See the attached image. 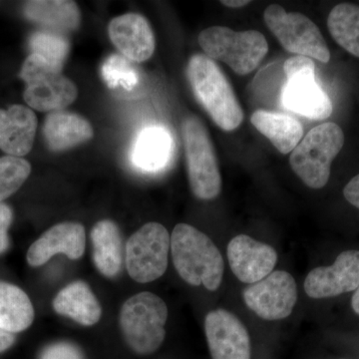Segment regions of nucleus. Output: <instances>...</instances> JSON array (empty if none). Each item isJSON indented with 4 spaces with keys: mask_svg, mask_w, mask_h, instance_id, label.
<instances>
[{
    "mask_svg": "<svg viewBox=\"0 0 359 359\" xmlns=\"http://www.w3.org/2000/svg\"><path fill=\"white\" fill-rule=\"evenodd\" d=\"M173 263L179 276L194 287L215 292L223 280L224 261L217 245L195 226L179 224L171 236Z\"/></svg>",
    "mask_w": 359,
    "mask_h": 359,
    "instance_id": "f257e3e1",
    "label": "nucleus"
},
{
    "mask_svg": "<svg viewBox=\"0 0 359 359\" xmlns=\"http://www.w3.org/2000/svg\"><path fill=\"white\" fill-rule=\"evenodd\" d=\"M86 245L84 226L79 223L66 222L52 226L35 241L27 252V263L32 266H42L55 255L63 254L71 259L83 256Z\"/></svg>",
    "mask_w": 359,
    "mask_h": 359,
    "instance_id": "2eb2a0df",
    "label": "nucleus"
},
{
    "mask_svg": "<svg viewBox=\"0 0 359 359\" xmlns=\"http://www.w3.org/2000/svg\"><path fill=\"white\" fill-rule=\"evenodd\" d=\"M351 306H353L354 313H358L359 316V287L355 290V292H354Z\"/></svg>",
    "mask_w": 359,
    "mask_h": 359,
    "instance_id": "f704fd0d",
    "label": "nucleus"
},
{
    "mask_svg": "<svg viewBox=\"0 0 359 359\" xmlns=\"http://www.w3.org/2000/svg\"><path fill=\"white\" fill-rule=\"evenodd\" d=\"M264 20L285 50L330 62V49L320 28L304 14L287 13L283 6L271 4L264 11Z\"/></svg>",
    "mask_w": 359,
    "mask_h": 359,
    "instance_id": "6e6552de",
    "label": "nucleus"
},
{
    "mask_svg": "<svg viewBox=\"0 0 359 359\" xmlns=\"http://www.w3.org/2000/svg\"><path fill=\"white\" fill-rule=\"evenodd\" d=\"M23 14L27 20L61 34L77 29L81 20L79 7L68 0L27 1L23 6Z\"/></svg>",
    "mask_w": 359,
    "mask_h": 359,
    "instance_id": "6ab92c4d",
    "label": "nucleus"
},
{
    "mask_svg": "<svg viewBox=\"0 0 359 359\" xmlns=\"http://www.w3.org/2000/svg\"><path fill=\"white\" fill-rule=\"evenodd\" d=\"M205 332L212 359H250L249 332L235 314L211 311L205 316Z\"/></svg>",
    "mask_w": 359,
    "mask_h": 359,
    "instance_id": "9b49d317",
    "label": "nucleus"
},
{
    "mask_svg": "<svg viewBox=\"0 0 359 359\" xmlns=\"http://www.w3.org/2000/svg\"><path fill=\"white\" fill-rule=\"evenodd\" d=\"M128 63L125 61L124 58L114 56V57L109 59V61L106 63L105 67H104L102 71H104V75H105L107 81L109 82L110 86L114 87L116 85L124 82L125 87L127 88L126 83H135L133 80L124 76L125 73H128L130 71H132V69H129V68L126 69V67H128Z\"/></svg>",
    "mask_w": 359,
    "mask_h": 359,
    "instance_id": "cd10ccee",
    "label": "nucleus"
},
{
    "mask_svg": "<svg viewBox=\"0 0 359 359\" xmlns=\"http://www.w3.org/2000/svg\"><path fill=\"white\" fill-rule=\"evenodd\" d=\"M283 72L287 79L304 76L316 73V65L311 58L306 56L295 55L285 60L283 65Z\"/></svg>",
    "mask_w": 359,
    "mask_h": 359,
    "instance_id": "c85d7f7f",
    "label": "nucleus"
},
{
    "mask_svg": "<svg viewBox=\"0 0 359 359\" xmlns=\"http://www.w3.org/2000/svg\"><path fill=\"white\" fill-rule=\"evenodd\" d=\"M199 44L207 57L223 61L241 76L256 69L269 52L268 41L261 32H238L224 26H212L203 30Z\"/></svg>",
    "mask_w": 359,
    "mask_h": 359,
    "instance_id": "39448f33",
    "label": "nucleus"
},
{
    "mask_svg": "<svg viewBox=\"0 0 359 359\" xmlns=\"http://www.w3.org/2000/svg\"><path fill=\"white\" fill-rule=\"evenodd\" d=\"M29 46L32 53L37 54L59 70H62L70 50L69 41L65 35L50 30L33 33Z\"/></svg>",
    "mask_w": 359,
    "mask_h": 359,
    "instance_id": "a878e982",
    "label": "nucleus"
},
{
    "mask_svg": "<svg viewBox=\"0 0 359 359\" xmlns=\"http://www.w3.org/2000/svg\"><path fill=\"white\" fill-rule=\"evenodd\" d=\"M40 359H83L81 351L68 342H57L44 349Z\"/></svg>",
    "mask_w": 359,
    "mask_h": 359,
    "instance_id": "c756f323",
    "label": "nucleus"
},
{
    "mask_svg": "<svg viewBox=\"0 0 359 359\" xmlns=\"http://www.w3.org/2000/svg\"><path fill=\"white\" fill-rule=\"evenodd\" d=\"M228 259L233 275L241 282L252 285L273 273L278 254L271 245L238 235L229 243Z\"/></svg>",
    "mask_w": 359,
    "mask_h": 359,
    "instance_id": "ddd939ff",
    "label": "nucleus"
},
{
    "mask_svg": "<svg viewBox=\"0 0 359 359\" xmlns=\"http://www.w3.org/2000/svg\"><path fill=\"white\" fill-rule=\"evenodd\" d=\"M43 136L53 152L69 150L91 140V124L81 116L65 110L53 111L45 118Z\"/></svg>",
    "mask_w": 359,
    "mask_h": 359,
    "instance_id": "a211bd4d",
    "label": "nucleus"
},
{
    "mask_svg": "<svg viewBox=\"0 0 359 359\" xmlns=\"http://www.w3.org/2000/svg\"><path fill=\"white\" fill-rule=\"evenodd\" d=\"M187 72L194 94L212 121L226 132L238 128L244 111L216 62L204 54H195L189 60Z\"/></svg>",
    "mask_w": 359,
    "mask_h": 359,
    "instance_id": "f03ea898",
    "label": "nucleus"
},
{
    "mask_svg": "<svg viewBox=\"0 0 359 359\" xmlns=\"http://www.w3.org/2000/svg\"><path fill=\"white\" fill-rule=\"evenodd\" d=\"M250 123L283 155L292 152L304 136L301 123L280 113L257 110L250 116Z\"/></svg>",
    "mask_w": 359,
    "mask_h": 359,
    "instance_id": "412c9836",
    "label": "nucleus"
},
{
    "mask_svg": "<svg viewBox=\"0 0 359 359\" xmlns=\"http://www.w3.org/2000/svg\"><path fill=\"white\" fill-rule=\"evenodd\" d=\"M26 87L23 98L30 108L53 112L68 107L78 96L76 85L37 54L32 53L21 68Z\"/></svg>",
    "mask_w": 359,
    "mask_h": 359,
    "instance_id": "0eeeda50",
    "label": "nucleus"
},
{
    "mask_svg": "<svg viewBox=\"0 0 359 359\" xmlns=\"http://www.w3.org/2000/svg\"><path fill=\"white\" fill-rule=\"evenodd\" d=\"M13 222V211L6 204H0V254L8 249V229Z\"/></svg>",
    "mask_w": 359,
    "mask_h": 359,
    "instance_id": "7c9ffc66",
    "label": "nucleus"
},
{
    "mask_svg": "<svg viewBox=\"0 0 359 359\" xmlns=\"http://www.w3.org/2000/svg\"><path fill=\"white\" fill-rule=\"evenodd\" d=\"M93 261L106 278H113L122 269V237L114 222L103 219L91 231Z\"/></svg>",
    "mask_w": 359,
    "mask_h": 359,
    "instance_id": "4be33fe9",
    "label": "nucleus"
},
{
    "mask_svg": "<svg viewBox=\"0 0 359 359\" xmlns=\"http://www.w3.org/2000/svg\"><path fill=\"white\" fill-rule=\"evenodd\" d=\"M344 145V134L335 123H323L311 129L290 157L292 171L311 189L327 185L332 161Z\"/></svg>",
    "mask_w": 359,
    "mask_h": 359,
    "instance_id": "7ed1b4c3",
    "label": "nucleus"
},
{
    "mask_svg": "<svg viewBox=\"0 0 359 359\" xmlns=\"http://www.w3.org/2000/svg\"><path fill=\"white\" fill-rule=\"evenodd\" d=\"M282 101L285 109L311 120L327 119L334 110L330 97L316 83L314 74L287 79Z\"/></svg>",
    "mask_w": 359,
    "mask_h": 359,
    "instance_id": "dca6fc26",
    "label": "nucleus"
},
{
    "mask_svg": "<svg viewBox=\"0 0 359 359\" xmlns=\"http://www.w3.org/2000/svg\"><path fill=\"white\" fill-rule=\"evenodd\" d=\"M168 308L153 292H143L130 297L120 311L123 337L135 353H155L165 339Z\"/></svg>",
    "mask_w": 359,
    "mask_h": 359,
    "instance_id": "20e7f679",
    "label": "nucleus"
},
{
    "mask_svg": "<svg viewBox=\"0 0 359 359\" xmlns=\"http://www.w3.org/2000/svg\"><path fill=\"white\" fill-rule=\"evenodd\" d=\"M224 6L231 7V8H241V7L247 6L250 4L248 0H224L221 1Z\"/></svg>",
    "mask_w": 359,
    "mask_h": 359,
    "instance_id": "72a5a7b5",
    "label": "nucleus"
},
{
    "mask_svg": "<svg viewBox=\"0 0 359 359\" xmlns=\"http://www.w3.org/2000/svg\"><path fill=\"white\" fill-rule=\"evenodd\" d=\"M359 287V250L341 252L334 264L313 269L306 276L304 290L313 299L334 297Z\"/></svg>",
    "mask_w": 359,
    "mask_h": 359,
    "instance_id": "f8f14e48",
    "label": "nucleus"
},
{
    "mask_svg": "<svg viewBox=\"0 0 359 359\" xmlns=\"http://www.w3.org/2000/svg\"><path fill=\"white\" fill-rule=\"evenodd\" d=\"M171 237L159 223L146 224L130 237L126 245V266L135 282H154L164 275Z\"/></svg>",
    "mask_w": 359,
    "mask_h": 359,
    "instance_id": "1a4fd4ad",
    "label": "nucleus"
},
{
    "mask_svg": "<svg viewBox=\"0 0 359 359\" xmlns=\"http://www.w3.org/2000/svg\"><path fill=\"white\" fill-rule=\"evenodd\" d=\"M53 309L85 327L96 325L102 314L98 299L83 282L70 283L61 290L54 299Z\"/></svg>",
    "mask_w": 359,
    "mask_h": 359,
    "instance_id": "aec40b11",
    "label": "nucleus"
},
{
    "mask_svg": "<svg viewBox=\"0 0 359 359\" xmlns=\"http://www.w3.org/2000/svg\"><path fill=\"white\" fill-rule=\"evenodd\" d=\"M108 33L116 48L133 62H144L154 53V33L141 14L126 13L113 18Z\"/></svg>",
    "mask_w": 359,
    "mask_h": 359,
    "instance_id": "4468645a",
    "label": "nucleus"
},
{
    "mask_svg": "<svg viewBox=\"0 0 359 359\" xmlns=\"http://www.w3.org/2000/svg\"><path fill=\"white\" fill-rule=\"evenodd\" d=\"M34 320V309L28 295L16 285L0 282V328L20 332Z\"/></svg>",
    "mask_w": 359,
    "mask_h": 359,
    "instance_id": "5701e85b",
    "label": "nucleus"
},
{
    "mask_svg": "<svg viewBox=\"0 0 359 359\" xmlns=\"http://www.w3.org/2000/svg\"><path fill=\"white\" fill-rule=\"evenodd\" d=\"M14 341H15V337L11 332L0 328V353H4L9 347L13 346Z\"/></svg>",
    "mask_w": 359,
    "mask_h": 359,
    "instance_id": "473e14b6",
    "label": "nucleus"
},
{
    "mask_svg": "<svg viewBox=\"0 0 359 359\" xmlns=\"http://www.w3.org/2000/svg\"><path fill=\"white\" fill-rule=\"evenodd\" d=\"M182 133L191 190L198 199H215L222 191V177L210 135L196 116L184 120Z\"/></svg>",
    "mask_w": 359,
    "mask_h": 359,
    "instance_id": "423d86ee",
    "label": "nucleus"
},
{
    "mask_svg": "<svg viewBox=\"0 0 359 359\" xmlns=\"http://www.w3.org/2000/svg\"><path fill=\"white\" fill-rule=\"evenodd\" d=\"M171 139L164 129L150 127L139 135L134 144L132 161L144 171H156L166 164Z\"/></svg>",
    "mask_w": 359,
    "mask_h": 359,
    "instance_id": "b1692460",
    "label": "nucleus"
},
{
    "mask_svg": "<svg viewBox=\"0 0 359 359\" xmlns=\"http://www.w3.org/2000/svg\"><path fill=\"white\" fill-rule=\"evenodd\" d=\"M327 27L332 39L340 47L359 58V6L337 4L330 11Z\"/></svg>",
    "mask_w": 359,
    "mask_h": 359,
    "instance_id": "393cba45",
    "label": "nucleus"
},
{
    "mask_svg": "<svg viewBox=\"0 0 359 359\" xmlns=\"http://www.w3.org/2000/svg\"><path fill=\"white\" fill-rule=\"evenodd\" d=\"M344 198L359 209V174L348 182L344 189Z\"/></svg>",
    "mask_w": 359,
    "mask_h": 359,
    "instance_id": "2f4dec72",
    "label": "nucleus"
},
{
    "mask_svg": "<svg viewBox=\"0 0 359 359\" xmlns=\"http://www.w3.org/2000/svg\"><path fill=\"white\" fill-rule=\"evenodd\" d=\"M32 173L29 162L20 157L0 158V204L25 184Z\"/></svg>",
    "mask_w": 359,
    "mask_h": 359,
    "instance_id": "bb28decb",
    "label": "nucleus"
},
{
    "mask_svg": "<svg viewBox=\"0 0 359 359\" xmlns=\"http://www.w3.org/2000/svg\"><path fill=\"white\" fill-rule=\"evenodd\" d=\"M244 301L250 311L266 320H280L294 311L297 301L294 276L276 271L244 290Z\"/></svg>",
    "mask_w": 359,
    "mask_h": 359,
    "instance_id": "9d476101",
    "label": "nucleus"
},
{
    "mask_svg": "<svg viewBox=\"0 0 359 359\" xmlns=\"http://www.w3.org/2000/svg\"><path fill=\"white\" fill-rule=\"evenodd\" d=\"M37 118L23 105L0 109V149L8 156L22 157L32 151L36 135Z\"/></svg>",
    "mask_w": 359,
    "mask_h": 359,
    "instance_id": "f3484780",
    "label": "nucleus"
}]
</instances>
